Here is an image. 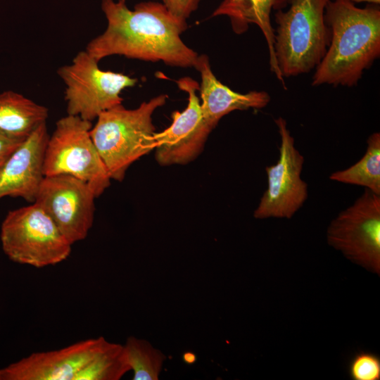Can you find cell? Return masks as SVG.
<instances>
[{
	"instance_id": "cell-6",
	"label": "cell",
	"mask_w": 380,
	"mask_h": 380,
	"mask_svg": "<svg viewBox=\"0 0 380 380\" xmlns=\"http://www.w3.org/2000/svg\"><path fill=\"white\" fill-rule=\"evenodd\" d=\"M91 122L77 115L59 119L46 147L44 175L77 177L89 184L98 198L111 179L91 137Z\"/></svg>"
},
{
	"instance_id": "cell-16",
	"label": "cell",
	"mask_w": 380,
	"mask_h": 380,
	"mask_svg": "<svg viewBox=\"0 0 380 380\" xmlns=\"http://www.w3.org/2000/svg\"><path fill=\"white\" fill-rule=\"evenodd\" d=\"M49 110L13 91L0 94V131L16 137L26 138L46 122Z\"/></svg>"
},
{
	"instance_id": "cell-2",
	"label": "cell",
	"mask_w": 380,
	"mask_h": 380,
	"mask_svg": "<svg viewBox=\"0 0 380 380\" xmlns=\"http://www.w3.org/2000/svg\"><path fill=\"white\" fill-rule=\"evenodd\" d=\"M324 18L330 30L327 50L312 80V86H356L380 56V8L357 7L348 0H331Z\"/></svg>"
},
{
	"instance_id": "cell-12",
	"label": "cell",
	"mask_w": 380,
	"mask_h": 380,
	"mask_svg": "<svg viewBox=\"0 0 380 380\" xmlns=\"http://www.w3.org/2000/svg\"><path fill=\"white\" fill-rule=\"evenodd\" d=\"M110 342L89 338L67 347L32 353L0 369V380H76L79 373Z\"/></svg>"
},
{
	"instance_id": "cell-4",
	"label": "cell",
	"mask_w": 380,
	"mask_h": 380,
	"mask_svg": "<svg viewBox=\"0 0 380 380\" xmlns=\"http://www.w3.org/2000/svg\"><path fill=\"white\" fill-rule=\"evenodd\" d=\"M331 0H288L274 11V57L281 77L308 73L319 65L330 42L324 13Z\"/></svg>"
},
{
	"instance_id": "cell-21",
	"label": "cell",
	"mask_w": 380,
	"mask_h": 380,
	"mask_svg": "<svg viewBox=\"0 0 380 380\" xmlns=\"http://www.w3.org/2000/svg\"><path fill=\"white\" fill-rule=\"evenodd\" d=\"M175 16L186 20L198 8L201 0H160Z\"/></svg>"
},
{
	"instance_id": "cell-20",
	"label": "cell",
	"mask_w": 380,
	"mask_h": 380,
	"mask_svg": "<svg viewBox=\"0 0 380 380\" xmlns=\"http://www.w3.org/2000/svg\"><path fill=\"white\" fill-rule=\"evenodd\" d=\"M348 374L353 380H379L380 359L372 353L360 352L351 359Z\"/></svg>"
},
{
	"instance_id": "cell-14",
	"label": "cell",
	"mask_w": 380,
	"mask_h": 380,
	"mask_svg": "<svg viewBox=\"0 0 380 380\" xmlns=\"http://www.w3.org/2000/svg\"><path fill=\"white\" fill-rule=\"evenodd\" d=\"M194 68L200 72L201 108L203 116L214 129L220 119L234 110L266 107L271 99L265 91H251L245 94L233 91L214 75L208 56L198 55Z\"/></svg>"
},
{
	"instance_id": "cell-5",
	"label": "cell",
	"mask_w": 380,
	"mask_h": 380,
	"mask_svg": "<svg viewBox=\"0 0 380 380\" xmlns=\"http://www.w3.org/2000/svg\"><path fill=\"white\" fill-rule=\"evenodd\" d=\"M0 239L10 260L38 268L66 260L72 245L34 203L8 212L1 225Z\"/></svg>"
},
{
	"instance_id": "cell-23",
	"label": "cell",
	"mask_w": 380,
	"mask_h": 380,
	"mask_svg": "<svg viewBox=\"0 0 380 380\" xmlns=\"http://www.w3.org/2000/svg\"><path fill=\"white\" fill-rule=\"evenodd\" d=\"M183 360L189 365L194 364L196 361V355L191 352H186L183 355Z\"/></svg>"
},
{
	"instance_id": "cell-17",
	"label": "cell",
	"mask_w": 380,
	"mask_h": 380,
	"mask_svg": "<svg viewBox=\"0 0 380 380\" xmlns=\"http://www.w3.org/2000/svg\"><path fill=\"white\" fill-rule=\"evenodd\" d=\"M363 156L353 165L332 172V181L364 186L380 195V133L374 132L367 140Z\"/></svg>"
},
{
	"instance_id": "cell-3",
	"label": "cell",
	"mask_w": 380,
	"mask_h": 380,
	"mask_svg": "<svg viewBox=\"0 0 380 380\" xmlns=\"http://www.w3.org/2000/svg\"><path fill=\"white\" fill-rule=\"evenodd\" d=\"M167 99L160 94L134 109L121 104L98 116L90 135L111 179L122 181L133 163L154 150L153 115Z\"/></svg>"
},
{
	"instance_id": "cell-8",
	"label": "cell",
	"mask_w": 380,
	"mask_h": 380,
	"mask_svg": "<svg viewBox=\"0 0 380 380\" xmlns=\"http://www.w3.org/2000/svg\"><path fill=\"white\" fill-rule=\"evenodd\" d=\"M328 243L353 262L379 274L380 195L367 189L331 220Z\"/></svg>"
},
{
	"instance_id": "cell-18",
	"label": "cell",
	"mask_w": 380,
	"mask_h": 380,
	"mask_svg": "<svg viewBox=\"0 0 380 380\" xmlns=\"http://www.w3.org/2000/svg\"><path fill=\"white\" fill-rule=\"evenodd\" d=\"M128 364L134 372V380H158L165 355L147 341L134 336L124 345Z\"/></svg>"
},
{
	"instance_id": "cell-7",
	"label": "cell",
	"mask_w": 380,
	"mask_h": 380,
	"mask_svg": "<svg viewBox=\"0 0 380 380\" xmlns=\"http://www.w3.org/2000/svg\"><path fill=\"white\" fill-rule=\"evenodd\" d=\"M85 50L70 64L58 70L63 82L68 115L91 122L103 112L121 105V92L134 87L137 80L119 72L105 71Z\"/></svg>"
},
{
	"instance_id": "cell-9",
	"label": "cell",
	"mask_w": 380,
	"mask_h": 380,
	"mask_svg": "<svg viewBox=\"0 0 380 380\" xmlns=\"http://www.w3.org/2000/svg\"><path fill=\"white\" fill-rule=\"evenodd\" d=\"M281 139L277 162L267 166V188L253 212L255 219H291L308 197V184L301 178L304 156L295 146L286 120H274Z\"/></svg>"
},
{
	"instance_id": "cell-19",
	"label": "cell",
	"mask_w": 380,
	"mask_h": 380,
	"mask_svg": "<svg viewBox=\"0 0 380 380\" xmlns=\"http://www.w3.org/2000/svg\"><path fill=\"white\" fill-rule=\"evenodd\" d=\"M124 345H110L77 375L76 380H118L130 371Z\"/></svg>"
},
{
	"instance_id": "cell-13",
	"label": "cell",
	"mask_w": 380,
	"mask_h": 380,
	"mask_svg": "<svg viewBox=\"0 0 380 380\" xmlns=\"http://www.w3.org/2000/svg\"><path fill=\"white\" fill-rule=\"evenodd\" d=\"M49 138L46 124L42 123L10 156L0 171V199L20 197L34 203L44 177V160Z\"/></svg>"
},
{
	"instance_id": "cell-10",
	"label": "cell",
	"mask_w": 380,
	"mask_h": 380,
	"mask_svg": "<svg viewBox=\"0 0 380 380\" xmlns=\"http://www.w3.org/2000/svg\"><path fill=\"white\" fill-rule=\"evenodd\" d=\"M96 195L83 180L68 175L45 176L34 203L53 220L73 244L84 240L94 218Z\"/></svg>"
},
{
	"instance_id": "cell-11",
	"label": "cell",
	"mask_w": 380,
	"mask_h": 380,
	"mask_svg": "<svg viewBox=\"0 0 380 380\" xmlns=\"http://www.w3.org/2000/svg\"><path fill=\"white\" fill-rule=\"evenodd\" d=\"M176 83L179 89L187 93L188 104L183 111L172 113L168 127L153 134L155 158L162 166L186 165L196 160L213 129L202 114L196 94L198 83L189 77H182Z\"/></svg>"
},
{
	"instance_id": "cell-15",
	"label": "cell",
	"mask_w": 380,
	"mask_h": 380,
	"mask_svg": "<svg viewBox=\"0 0 380 380\" xmlns=\"http://www.w3.org/2000/svg\"><path fill=\"white\" fill-rule=\"evenodd\" d=\"M287 6L288 0H222L212 13V17L227 16L233 32L237 34L246 32L251 24H255L260 29L268 46L270 70L284 89V79L274 57V29L271 23V14Z\"/></svg>"
},
{
	"instance_id": "cell-22",
	"label": "cell",
	"mask_w": 380,
	"mask_h": 380,
	"mask_svg": "<svg viewBox=\"0 0 380 380\" xmlns=\"http://www.w3.org/2000/svg\"><path fill=\"white\" fill-rule=\"evenodd\" d=\"M25 139L13 137L0 131V171L10 156Z\"/></svg>"
},
{
	"instance_id": "cell-24",
	"label": "cell",
	"mask_w": 380,
	"mask_h": 380,
	"mask_svg": "<svg viewBox=\"0 0 380 380\" xmlns=\"http://www.w3.org/2000/svg\"><path fill=\"white\" fill-rule=\"evenodd\" d=\"M353 4L366 2L374 5H379L380 0H348Z\"/></svg>"
},
{
	"instance_id": "cell-1",
	"label": "cell",
	"mask_w": 380,
	"mask_h": 380,
	"mask_svg": "<svg viewBox=\"0 0 380 380\" xmlns=\"http://www.w3.org/2000/svg\"><path fill=\"white\" fill-rule=\"evenodd\" d=\"M101 9L107 27L85 49L96 61L120 55L174 67H194L198 55L180 37L187 28L186 20L172 15L161 2L142 1L130 10L120 0H101Z\"/></svg>"
},
{
	"instance_id": "cell-25",
	"label": "cell",
	"mask_w": 380,
	"mask_h": 380,
	"mask_svg": "<svg viewBox=\"0 0 380 380\" xmlns=\"http://www.w3.org/2000/svg\"><path fill=\"white\" fill-rule=\"evenodd\" d=\"M120 1H123V2H125V1H126V0H120Z\"/></svg>"
}]
</instances>
